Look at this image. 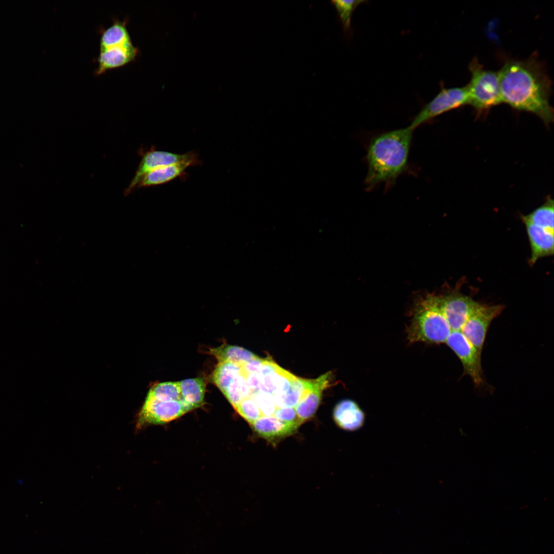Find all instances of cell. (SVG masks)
Wrapping results in <instances>:
<instances>
[{"instance_id":"cell-4","label":"cell","mask_w":554,"mask_h":554,"mask_svg":"<svg viewBox=\"0 0 554 554\" xmlns=\"http://www.w3.org/2000/svg\"><path fill=\"white\" fill-rule=\"evenodd\" d=\"M138 52L131 42L126 25L116 21L101 36L96 73L101 74L108 70L125 66L135 61Z\"/></svg>"},{"instance_id":"cell-7","label":"cell","mask_w":554,"mask_h":554,"mask_svg":"<svg viewBox=\"0 0 554 554\" xmlns=\"http://www.w3.org/2000/svg\"><path fill=\"white\" fill-rule=\"evenodd\" d=\"M503 309L502 305L480 303L460 330L481 354L489 326Z\"/></svg>"},{"instance_id":"cell-25","label":"cell","mask_w":554,"mask_h":554,"mask_svg":"<svg viewBox=\"0 0 554 554\" xmlns=\"http://www.w3.org/2000/svg\"><path fill=\"white\" fill-rule=\"evenodd\" d=\"M234 408L250 424L263 417L258 405L251 396L243 400Z\"/></svg>"},{"instance_id":"cell-18","label":"cell","mask_w":554,"mask_h":554,"mask_svg":"<svg viewBox=\"0 0 554 554\" xmlns=\"http://www.w3.org/2000/svg\"><path fill=\"white\" fill-rule=\"evenodd\" d=\"M210 354L220 362H230L243 365L257 356L243 347L223 344L210 350Z\"/></svg>"},{"instance_id":"cell-29","label":"cell","mask_w":554,"mask_h":554,"mask_svg":"<svg viewBox=\"0 0 554 554\" xmlns=\"http://www.w3.org/2000/svg\"><path fill=\"white\" fill-rule=\"evenodd\" d=\"M244 375L247 385L251 392V395L260 391L261 382L260 375L258 373L244 374Z\"/></svg>"},{"instance_id":"cell-6","label":"cell","mask_w":554,"mask_h":554,"mask_svg":"<svg viewBox=\"0 0 554 554\" xmlns=\"http://www.w3.org/2000/svg\"><path fill=\"white\" fill-rule=\"evenodd\" d=\"M468 103L466 85L451 88L442 86L440 91L423 106L409 126L415 130L437 116Z\"/></svg>"},{"instance_id":"cell-8","label":"cell","mask_w":554,"mask_h":554,"mask_svg":"<svg viewBox=\"0 0 554 554\" xmlns=\"http://www.w3.org/2000/svg\"><path fill=\"white\" fill-rule=\"evenodd\" d=\"M191 410L183 400L161 401L147 397L138 415L137 426L167 423Z\"/></svg>"},{"instance_id":"cell-19","label":"cell","mask_w":554,"mask_h":554,"mask_svg":"<svg viewBox=\"0 0 554 554\" xmlns=\"http://www.w3.org/2000/svg\"><path fill=\"white\" fill-rule=\"evenodd\" d=\"M554 204L550 197H547L542 205L527 215H522L521 220L554 232Z\"/></svg>"},{"instance_id":"cell-3","label":"cell","mask_w":554,"mask_h":554,"mask_svg":"<svg viewBox=\"0 0 554 554\" xmlns=\"http://www.w3.org/2000/svg\"><path fill=\"white\" fill-rule=\"evenodd\" d=\"M451 332L439 307L437 295H428L417 303L407 328V339L410 343H445Z\"/></svg>"},{"instance_id":"cell-22","label":"cell","mask_w":554,"mask_h":554,"mask_svg":"<svg viewBox=\"0 0 554 554\" xmlns=\"http://www.w3.org/2000/svg\"><path fill=\"white\" fill-rule=\"evenodd\" d=\"M147 397L161 401L182 400L179 382H166L153 386Z\"/></svg>"},{"instance_id":"cell-2","label":"cell","mask_w":554,"mask_h":554,"mask_svg":"<svg viewBox=\"0 0 554 554\" xmlns=\"http://www.w3.org/2000/svg\"><path fill=\"white\" fill-rule=\"evenodd\" d=\"M414 130L408 126L371 139L366 156L368 170L364 184L367 190L381 184L388 187L393 185L406 170Z\"/></svg>"},{"instance_id":"cell-16","label":"cell","mask_w":554,"mask_h":554,"mask_svg":"<svg viewBox=\"0 0 554 554\" xmlns=\"http://www.w3.org/2000/svg\"><path fill=\"white\" fill-rule=\"evenodd\" d=\"M199 162V159L190 160L154 170L141 179L136 188L162 185L169 182L181 176L187 168L196 165Z\"/></svg>"},{"instance_id":"cell-10","label":"cell","mask_w":554,"mask_h":554,"mask_svg":"<svg viewBox=\"0 0 554 554\" xmlns=\"http://www.w3.org/2000/svg\"><path fill=\"white\" fill-rule=\"evenodd\" d=\"M439 307L451 331H460L480 303L459 291L437 295Z\"/></svg>"},{"instance_id":"cell-20","label":"cell","mask_w":554,"mask_h":554,"mask_svg":"<svg viewBox=\"0 0 554 554\" xmlns=\"http://www.w3.org/2000/svg\"><path fill=\"white\" fill-rule=\"evenodd\" d=\"M307 385L308 380L295 376L287 392L272 395L276 407H295L306 391Z\"/></svg>"},{"instance_id":"cell-5","label":"cell","mask_w":554,"mask_h":554,"mask_svg":"<svg viewBox=\"0 0 554 554\" xmlns=\"http://www.w3.org/2000/svg\"><path fill=\"white\" fill-rule=\"evenodd\" d=\"M471 78L466 85L469 103L479 113L502 103L498 71L486 69L477 57L468 66Z\"/></svg>"},{"instance_id":"cell-1","label":"cell","mask_w":554,"mask_h":554,"mask_svg":"<svg viewBox=\"0 0 554 554\" xmlns=\"http://www.w3.org/2000/svg\"><path fill=\"white\" fill-rule=\"evenodd\" d=\"M498 74L502 103L537 115L547 125L553 122L552 82L538 53L524 60H506Z\"/></svg>"},{"instance_id":"cell-27","label":"cell","mask_w":554,"mask_h":554,"mask_svg":"<svg viewBox=\"0 0 554 554\" xmlns=\"http://www.w3.org/2000/svg\"><path fill=\"white\" fill-rule=\"evenodd\" d=\"M286 423L300 426L302 423L299 419L294 407L277 408L273 416Z\"/></svg>"},{"instance_id":"cell-17","label":"cell","mask_w":554,"mask_h":554,"mask_svg":"<svg viewBox=\"0 0 554 554\" xmlns=\"http://www.w3.org/2000/svg\"><path fill=\"white\" fill-rule=\"evenodd\" d=\"M182 400L192 409L204 403L206 380L204 378L188 379L179 382Z\"/></svg>"},{"instance_id":"cell-21","label":"cell","mask_w":554,"mask_h":554,"mask_svg":"<svg viewBox=\"0 0 554 554\" xmlns=\"http://www.w3.org/2000/svg\"><path fill=\"white\" fill-rule=\"evenodd\" d=\"M243 372L242 365L230 362H220L212 373L213 381L224 393L232 381Z\"/></svg>"},{"instance_id":"cell-9","label":"cell","mask_w":554,"mask_h":554,"mask_svg":"<svg viewBox=\"0 0 554 554\" xmlns=\"http://www.w3.org/2000/svg\"><path fill=\"white\" fill-rule=\"evenodd\" d=\"M461 361L464 374L468 375L476 386L483 382L481 354L461 331H451L445 342Z\"/></svg>"},{"instance_id":"cell-15","label":"cell","mask_w":554,"mask_h":554,"mask_svg":"<svg viewBox=\"0 0 554 554\" xmlns=\"http://www.w3.org/2000/svg\"><path fill=\"white\" fill-rule=\"evenodd\" d=\"M333 417L338 426L350 431L361 428L365 420L364 412L355 402L350 399L343 400L335 405Z\"/></svg>"},{"instance_id":"cell-12","label":"cell","mask_w":554,"mask_h":554,"mask_svg":"<svg viewBox=\"0 0 554 554\" xmlns=\"http://www.w3.org/2000/svg\"><path fill=\"white\" fill-rule=\"evenodd\" d=\"M331 375V372H328L316 379L308 380L307 389L294 407L302 423L314 414L320 404L323 391L329 386Z\"/></svg>"},{"instance_id":"cell-14","label":"cell","mask_w":554,"mask_h":554,"mask_svg":"<svg viewBox=\"0 0 554 554\" xmlns=\"http://www.w3.org/2000/svg\"><path fill=\"white\" fill-rule=\"evenodd\" d=\"M254 431L271 443L294 433L300 426L282 421L273 416H263L251 424Z\"/></svg>"},{"instance_id":"cell-13","label":"cell","mask_w":554,"mask_h":554,"mask_svg":"<svg viewBox=\"0 0 554 554\" xmlns=\"http://www.w3.org/2000/svg\"><path fill=\"white\" fill-rule=\"evenodd\" d=\"M525 225L531 248L529 263L533 265L540 258L552 255L554 252V232L522 220Z\"/></svg>"},{"instance_id":"cell-26","label":"cell","mask_w":554,"mask_h":554,"mask_svg":"<svg viewBox=\"0 0 554 554\" xmlns=\"http://www.w3.org/2000/svg\"><path fill=\"white\" fill-rule=\"evenodd\" d=\"M251 396L256 402L263 417L273 416L277 407L274 403L272 395L262 391H258Z\"/></svg>"},{"instance_id":"cell-24","label":"cell","mask_w":554,"mask_h":554,"mask_svg":"<svg viewBox=\"0 0 554 554\" xmlns=\"http://www.w3.org/2000/svg\"><path fill=\"white\" fill-rule=\"evenodd\" d=\"M223 394L234 408L243 400L251 396L243 372L232 381Z\"/></svg>"},{"instance_id":"cell-23","label":"cell","mask_w":554,"mask_h":554,"mask_svg":"<svg viewBox=\"0 0 554 554\" xmlns=\"http://www.w3.org/2000/svg\"><path fill=\"white\" fill-rule=\"evenodd\" d=\"M366 2L364 0H334L331 1L332 5L336 10L344 32L346 34L350 32L351 17L355 9L358 6Z\"/></svg>"},{"instance_id":"cell-28","label":"cell","mask_w":554,"mask_h":554,"mask_svg":"<svg viewBox=\"0 0 554 554\" xmlns=\"http://www.w3.org/2000/svg\"><path fill=\"white\" fill-rule=\"evenodd\" d=\"M265 360L266 359H262L257 356L242 365L243 373L245 374L259 373Z\"/></svg>"},{"instance_id":"cell-11","label":"cell","mask_w":554,"mask_h":554,"mask_svg":"<svg viewBox=\"0 0 554 554\" xmlns=\"http://www.w3.org/2000/svg\"><path fill=\"white\" fill-rule=\"evenodd\" d=\"M196 159H199L198 157L193 152L178 154L151 149L143 154L135 174L124 193L126 195L130 193L136 188L141 179L154 170L169 165Z\"/></svg>"}]
</instances>
